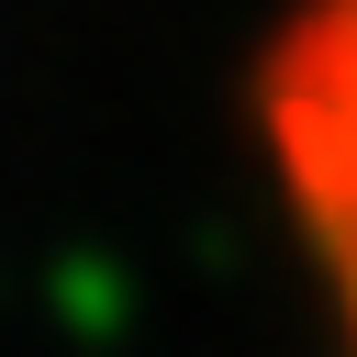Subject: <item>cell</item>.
I'll list each match as a JSON object with an SVG mask.
<instances>
[{"label": "cell", "instance_id": "1", "mask_svg": "<svg viewBox=\"0 0 357 357\" xmlns=\"http://www.w3.org/2000/svg\"><path fill=\"white\" fill-rule=\"evenodd\" d=\"M279 156H290V190L324 234V268H335V301H346V357H357V0H324L290 33Z\"/></svg>", "mask_w": 357, "mask_h": 357}]
</instances>
